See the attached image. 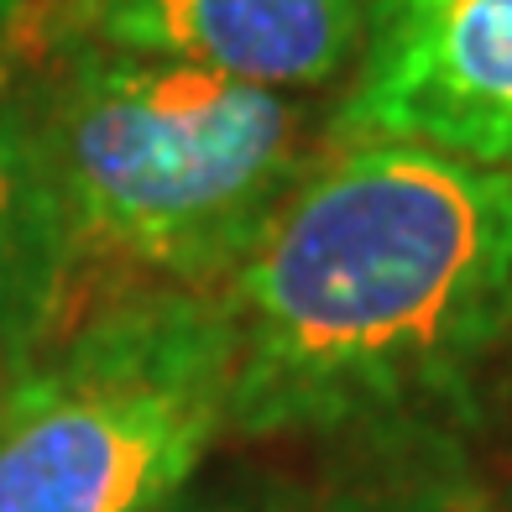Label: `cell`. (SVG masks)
Returning <instances> with one entry per match:
<instances>
[{"instance_id": "obj_1", "label": "cell", "mask_w": 512, "mask_h": 512, "mask_svg": "<svg viewBox=\"0 0 512 512\" xmlns=\"http://www.w3.org/2000/svg\"><path fill=\"white\" fill-rule=\"evenodd\" d=\"M215 293L230 434H387L512 335V173L413 142L324 147Z\"/></svg>"}, {"instance_id": "obj_2", "label": "cell", "mask_w": 512, "mask_h": 512, "mask_svg": "<svg viewBox=\"0 0 512 512\" xmlns=\"http://www.w3.org/2000/svg\"><path fill=\"white\" fill-rule=\"evenodd\" d=\"M21 89L79 267L215 293L309 173L298 95L168 58L48 48Z\"/></svg>"}, {"instance_id": "obj_3", "label": "cell", "mask_w": 512, "mask_h": 512, "mask_svg": "<svg viewBox=\"0 0 512 512\" xmlns=\"http://www.w3.org/2000/svg\"><path fill=\"white\" fill-rule=\"evenodd\" d=\"M220 434V293L131 283L0 382V512H173Z\"/></svg>"}, {"instance_id": "obj_4", "label": "cell", "mask_w": 512, "mask_h": 512, "mask_svg": "<svg viewBox=\"0 0 512 512\" xmlns=\"http://www.w3.org/2000/svg\"><path fill=\"white\" fill-rule=\"evenodd\" d=\"M324 142H413L512 173V0H371Z\"/></svg>"}, {"instance_id": "obj_5", "label": "cell", "mask_w": 512, "mask_h": 512, "mask_svg": "<svg viewBox=\"0 0 512 512\" xmlns=\"http://www.w3.org/2000/svg\"><path fill=\"white\" fill-rule=\"evenodd\" d=\"M366 27L371 0H37L32 58L105 48L298 95L351 74Z\"/></svg>"}, {"instance_id": "obj_6", "label": "cell", "mask_w": 512, "mask_h": 512, "mask_svg": "<svg viewBox=\"0 0 512 512\" xmlns=\"http://www.w3.org/2000/svg\"><path fill=\"white\" fill-rule=\"evenodd\" d=\"M79 277L27 100L16 79H0V382L84 309Z\"/></svg>"}, {"instance_id": "obj_7", "label": "cell", "mask_w": 512, "mask_h": 512, "mask_svg": "<svg viewBox=\"0 0 512 512\" xmlns=\"http://www.w3.org/2000/svg\"><path fill=\"white\" fill-rule=\"evenodd\" d=\"M293 512H486L460 460L439 445H413L408 455H387L377 471H356Z\"/></svg>"}, {"instance_id": "obj_8", "label": "cell", "mask_w": 512, "mask_h": 512, "mask_svg": "<svg viewBox=\"0 0 512 512\" xmlns=\"http://www.w3.org/2000/svg\"><path fill=\"white\" fill-rule=\"evenodd\" d=\"M37 0H0V79H16L32 58Z\"/></svg>"}, {"instance_id": "obj_9", "label": "cell", "mask_w": 512, "mask_h": 512, "mask_svg": "<svg viewBox=\"0 0 512 512\" xmlns=\"http://www.w3.org/2000/svg\"><path fill=\"white\" fill-rule=\"evenodd\" d=\"M220 512H236V507H220Z\"/></svg>"}]
</instances>
